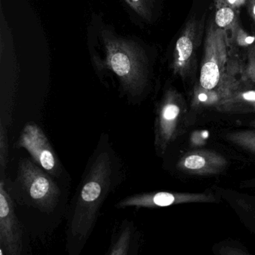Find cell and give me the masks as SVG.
<instances>
[{
    "label": "cell",
    "instance_id": "3",
    "mask_svg": "<svg viewBox=\"0 0 255 255\" xmlns=\"http://www.w3.org/2000/svg\"><path fill=\"white\" fill-rule=\"evenodd\" d=\"M14 189L23 204L47 214L60 201L61 190L53 177L27 158L19 161Z\"/></svg>",
    "mask_w": 255,
    "mask_h": 255
},
{
    "label": "cell",
    "instance_id": "12",
    "mask_svg": "<svg viewBox=\"0 0 255 255\" xmlns=\"http://www.w3.org/2000/svg\"><path fill=\"white\" fill-rule=\"evenodd\" d=\"M8 128L0 122V177H5L8 162Z\"/></svg>",
    "mask_w": 255,
    "mask_h": 255
},
{
    "label": "cell",
    "instance_id": "5",
    "mask_svg": "<svg viewBox=\"0 0 255 255\" xmlns=\"http://www.w3.org/2000/svg\"><path fill=\"white\" fill-rule=\"evenodd\" d=\"M17 148L29 153L32 161L52 177L59 178L63 168L53 146L43 129L36 124H26L17 141Z\"/></svg>",
    "mask_w": 255,
    "mask_h": 255
},
{
    "label": "cell",
    "instance_id": "14",
    "mask_svg": "<svg viewBox=\"0 0 255 255\" xmlns=\"http://www.w3.org/2000/svg\"><path fill=\"white\" fill-rule=\"evenodd\" d=\"M183 165L188 169L198 170L206 165V160L199 155H191L185 159Z\"/></svg>",
    "mask_w": 255,
    "mask_h": 255
},
{
    "label": "cell",
    "instance_id": "11",
    "mask_svg": "<svg viewBox=\"0 0 255 255\" xmlns=\"http://www.w3.org/2000/svg\"><path fill=\"white\" fill-rule=\"evenodd\" d=\"M131 11L141 20L150 23L156 14V0H124Z\"/></svg>",
    "mask_w": 255,
    "mask_h": 255
},
{
    "label": "cell",
    "instance_id": "13",
    "mask_svg": "<svg viewBox=\"0 0 255 255\" xmlns=\"http://www.w3.org/2000/svg\"><path fill=\"white\" fill-rule=\"evenodd\" d=\"M231 38L233 42L240 47H251L252 44H255V36L249 35L240 26L238 21L232 26L231 29Z\"/></svg>",
    "mask_w": 255,
    "mask_h": 255
},
{
    "label": "cell",
    "instance_id": "7",
    "mask_svg": "<svg viewBox=\"0 0 255 255\" xmlns=\"http://www.w3.org/2000/svg\"><path fill=\"white\" fill-rule=\"evenodd\" d=\"M199 37V25L195 17L186 22L174 45L171 69L176 75L185 77L192 68Z\"/></svg>",
    "mask_w": 255,
    "mask_h": 255
},
{
    "label": "cell",
    "instance_id": "16",
    "mask_svg": "<svg viewBox=\"0 0 255 255\" xmlns=\"http://www.w3.org/2000/svg\"><path fill=\"white\" fill-rule=\"evenodd\" d=\"M246 5L249 15L252 17L255 25V0H247Z\"/></svg>",
    "mask_w": 255,
    "mask_h": 255
},
{
    "label": "cell",
    "instance_id": "17",
    "mask_svg": "<svg viewBox=\"0 0 255 255\" xmlns=\"http://www.w3.org/2000/svg\"><path fill=\"white\" fill-rule=\"evenodd\" d=\"M228 1H229L230 4H231L237 11L239 8L246 5V2H247V0H228Z\"/></svg>",
    "mask_w": 255,
    "mask_h": 255
},
{
    "label": "cell",
    "instance_id": "10",
    "mask_svg": "<svg viewBox=\"0 0 255 255\" xmlns=\"http://www.w3.org/2000/svg\"><path fill=\"white\" fill-rule=\"evenodd\" d=\"M215 23L221 29L228 31L237 23V11L228 0H214Z\"/></svg>",
    "mask_w": 255,
    "mask_h": 255
},
{
    "label": "cell",
    "instance_id": "18",
    "mask_svg": "<svg viewBox=\"0 0 255 255\" xmlns=\"http://www.w3.org/2000/svg\"><path fill=\"white\" fill-rule=\"evenodd\" d=\"M242 98L246 101L255 102V91H249V92H244L242 95Z\"/></svg>",
    "mask_w": 255,
    "mask_h": 255
},
{
    "label": "cell",
    "instance_id": "9",
    "mask_svg": "<svg viewBox=\"0 0 255 255\" xmlns=\"http://www.w3.org/2000/svg\"><path fill=\"white\" fill-rule=\"evenodd\" d=\"M136 234V229L133 223L128 220L124 221L119 231H117L112 239L111 245L109 248L107 255H131Z\"/></svg>",
    "mask_w": 255,
    "mask_h": 255
},
{
    "label": "cell",
    "instance_id": "4",
    "mask_svg": "<svg viewBox=\"0 0 255 255\" xmlns=\"http://www.w3.org/2000/svg\"><path fill=\"white\" fill-rule=\"evenodd\" d=\"M227 61V31L219 28L215 22H211L206 34L200 86L207 90L215 89L225 72Z\"/></svg>",
    "mask_w": 255,
    "mask_h": 255
},
{
    "label": "cell",
    "instance_id": "1",
    "mask_svg": "<svg viewBox=\"0 0 255 255\" xmlns=\"http://www.w3.org/2000/svg\"><path fill=\"white\" fill-rule=\"evenodd\" d=\"M91 62L97 75L117 83L132 104L141 102L150 86L151 62L138 38L119 33L111 25L95 17L88 31Z\"/></svg>",
    "mask_w": 255,
    "mask_h": 255
},
{
    "label": "cell",
    "instance_id": "2",
    "mask_svg": "<svg viewBox=\"0 0 255 255\" xmlns=\"http://www.w3.org/2000/svg\"><path fill=\"white\" fill-rule=\"evenodd\" d=\"M122 171L108 135H101L68 210L66 249L70 255H79L86 246L104 202L122 181Z\"/></svg>",
    "mask_w": 255,
    "mask_h": 255
},
{
    "label": "cell",
    "instance_id": "8",
    "mask_svg": "<svg viewBox=\"0 0 255 255\" xmlns=\"http://www.w3.org/2000/svg\"><path fill=\"white\" fill-rule=\"evenodd\" d=\"M175 100L176 95L172 91L167 92L156 118V143L162 148L172 137L174 122L180 114V107Z\"/></svg>",
    "mask_w": 255,
    "mask_h": 255
},
{
    "label": "cell",
    "instance_id": "6",
    "mask_svg": "<svg viewBox=\"0 0 255 255\" xmlns=\"http://www.w3.org/2000/svg\"><path fill=\"white\" fill-rule=\"evenodd\" d=\"M6 183V177H0L1 255H20L23 249V227L16 215L14 201Z\"/></svg>",
    "mask_w": 255,
    "mask_h": 255
},
{
    "label": "cell",
    "instance_id": "15",
    "mask_svg": "<svg viewBox=\"0 0 255 255\" xmlns=\"http://www.w3.org/2000/svg\"><path fill=\"white\" fill-rule=\"evenodd\" d=\"M246 74L249 78L255 82V44H252L248 52V63Z\"/></svg>",
    "mask_w": 255,
    "mask_h": 255
}]
</instances>
